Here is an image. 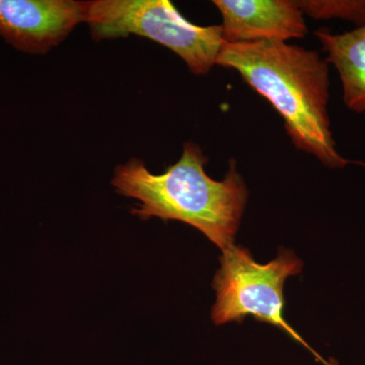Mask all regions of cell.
Listing matches in <instances>:
<instances>
[{
  "label": "cell",
  "mask_w": 365,
  "mask_h": 365,
  "mask_svg": "<svg viewBox=\"0 0 365 365\" xmlns=\"http://www.w3.org/2000/svg\"><path fill=\"white\" fill-rule=\"evenodd\" d=\"M216 64L239 72L267 98L297 150L331 169L350 163L340 155L331 131L329 66L319 53L276 41L223 43Z\"/></svg>",
  "instance_id": "cell-1"
},
{
  "label": "cell",
  "mask_w": 365,
  "mask_h": 365,
  "mask_svg": "<svg viewBox=\"0 0 365 365\" xmlns=\"http://www.w3.org/2000/svg\"><path fill=\"white\" fill-rule=\"evenodd\" d=\"M324 365H339V362L337 360L334 359H329L327 361H323Z\"/></svg>",
  "instance_id": "cell-9"
},
{
  "label": "cell",
  "mask_w": 365,
  "mask_h": 365,
  "mask_svg": "<svg viewBox=\"0 0 365 365\" xmlns=\"http://www.w3.org/2000/svg\"><path fill=\"white\" fill-rule=\"evenodd\" d=\"M222 16V38L228 44L304 39V14L295 0H215Z\"/></svg>",
  "instance_id": "cell-6"
},
{
  "label": "cell",
  "mask_w": 365,
  "mask_h": 365,
  "mask_svg": "<svg viewBox=\"0 0 365 365\" xmlns=\"http://www.w3.org/2000/svg\"><path fill=\"white\" fill-rule=\"evenodd\" d=\"M85 16L86 1L0 0V36L21 52L45 54Z\"/></svg>",
  "instance_id": "cell-5"
},
{
  "label": "cell",
  "mask_w": 365,
  "mask_h": 365,
  "mask_svg": "<svg viewBox=\"0 0 365 365\" xmlns=\"http://www.w3.org/2000/svg\"><path fill=\"white\" fill-rule=\"evenodd\" d=\"M207 162L198 144L186 143L181 158L163 174H153L143 160L131 158L115 169L112 185L117 193L139 201L132 215L187 223L222 251L235 245L248 189L235 160L222 181L206 174Z\"/></svg>",
  "instance_id": "cell-2"
},
{
  "label": "cell",
  "mask_w": 365,
  "mask_h": 365,
  "mask_svg": "<svg viewBox=\"0 0 365 365\" xmlns=\"http://www.w3.org/2000/svg\"><path fill=\"white\" fill-rule=\"evenodd\" d=\"M220 262L212 283L216 302L211 319L215 325L242 323L251 316L309 347L284 318L285 281L302 270L294 251L281 248L274 260L259 264L248 249L232 245L222 250Z\"/></svg>",
  "instance_id": "cell-4"
},
{
  "label": "cell",
  "mask_w": 365,
  "mask_h": 365,
  "mask_svg": "<svg viewBox=\"0 0 365 365\" xmlns=\"http://www.w3.org/2000/svg\"><path fill=\"white\" fill-rule=\"evenodd\" d=\"M327 53L326 61L339 74L343 101L350 111L365 112V25L344 34L327 28L314 32Z\"/></svg>",
  "instance_id": "cell-7"
},
{
  "label": "cell",
  "mask_w": 365,
  "mask_h": 365,
  "mask_svg": "<svg viewBox=\"0 0 365 365\" xmlns=\"http://www.w3.org/2000/svg\"><path fill=\"white\" fill-rule=\"evenodd\" d=\"M302 14L314 20H343L365 25V0H297Z\"/></svg>",
  "instance_id": "cell-8"
},
{
  "label": "cell",
  "mask_w": 365,
  "mask_h": 365,
  "mask_svg": "<svg viewBox=\"0 0 365 365\" xmlns=\"http://www.w3.org/2000/svg\"><path fill=\"white\" fill-rule=\"evenodd\" d=\"M85 21L95 40L134 34L155 41L176 53L197 76L212 69L225 43L222 26L194 25L169 0L86 1Z\"/></svg>",
  "instance_id": "cell-3"
}]
</instances>
